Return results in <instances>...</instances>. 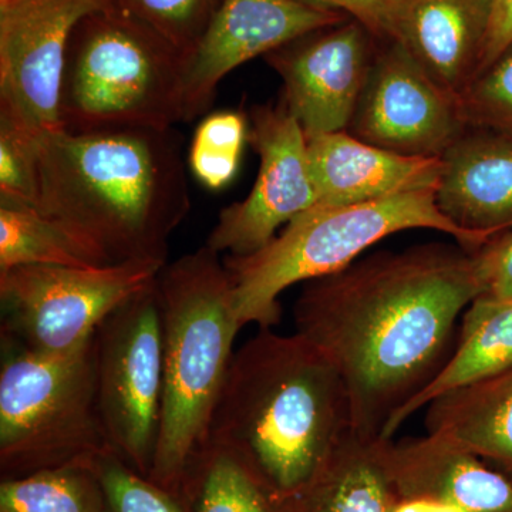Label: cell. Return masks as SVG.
<instances>
[{"instance_id":"6da1fadb","label":"cell","mask_w":512,"mask_h":512,"mask_svg":"<svg viewBox=\"0 0 512 512\" xmlns=\"http://www.w3.org/2000/svg\"><path fill=\"white\" fill-rule=\"evenodd\" d=\"M481 295L476 252L434 242L306 282L293 318L342 377L353 431L383 437L446 365L458 319Z\"/></svg>"},{"instance_id":"7a4b0ae2","label":"cell","mask_w":512,"mask_h":512,"mask_svg":"<svg viewBox=\"0 0 512 512\" xmlns=\"http://www.w3.org/2000/svg\"><path fill=\"white\" fill-rule=\"evenodd\" d=\"M33 208L107 265H167L170 239L191 208L173 128H111L35 137Z\"/></svg>"},{"instance_id":"3957f363","label":"cell","mask_w":512,"mask_h":512,"mask_svg":"<svg viewBox=\"0 0 512 512\" xmlns=\"http://www.w3.org/2000/svg\"><path fill=\"white\" fill-rule=\"evenodd\" d=\"M338 370L299 333L259 328L234 353L210 431L295 498L352 433Z\"/></svg>"},{"instance_id":"277c9868","label":"cell","mask_w":512,"mask_h":512,"mask_svg":"<svg viewBox=\"0 0 512 512\" xmlns=\"http://www.w3.org/2000/svg\"><path fill=\"white\" fill-rule=\"evenodd\" d=\"M163 404L151 480L180 493L192 457L210 439L212 419L244 328L224 259L198 248L161 269Z\"/></svg>"},{"instance_id":"5b68a950","label":"cell","mask_w":512,"mask_h":512,"mask_svg":"<svg viewBox=\"0 0 512 512\" xmlns=\"http://www.w3.org/2000/svg\"><path fill=\"white\" fill-rule=\"evenodd\" d=\"M409 229H434L476 252L491 239L458 228L440 211L436 190L404 192L365 204L313 205L265 247L224 259L242 326L281 322L279 296L299 284L348 268L377 242Z\"/></svg>"},{"instance_id":"8992f818","label":"cell","mask_w":512,"mask_h":512,"mask_svg":"<svg viewBox=\"0 0 512 512\" xmlns=\"http://www.w3.org/2000/svg\"><path fill=\"white\" fill-rule=\"evenodd\" d=\"M185 55L119 0L84 16L67 45L60 121L70 133L183 121Z\"/></svg>"},{"instance_id":"52a82bcc","label":"cell","mask_w":512,"mask_h":512,"mask_svg":"<svg viewBox=\"0 0 512 512\" xmlns=\"http://www.w3.org/2000/svg\"><path fill=\"white\" fill-rule=\"evenodd\" d=\"M3 348L2 478L87 463L111 450L97 404L94 335L60 355L30 352L8 340Z\"/></svg>"},{"instance_id":"ba28073f","label":"cell","mask_w":512,"mask_h":512,"mask_svg":"<svg viewBox=\"0 0 512 512\" xmlns=\"http://www.w3.org/2000/svg\"><path fill=\"white\" fill-rule=\"evenodd\" d=\"M94 370L101 423L111 450L138 473L150 476L163 404L157 279L101 322L94 333Z\"/></svg>"},{"instance_id":"9c48e42d","label":"cell","mask_w":512,"mask_h":512,"mask_svg":"<svg viewBox=\"0 0 512 512\" xmlns=\"http://www.w3.org/2000/svg\"><path fill=\"white\" fill-rule=\"evenodd\" d=\"M154 262L72 268L19 266L0 272L2 339L60 355L92 338L107 316L156 281Z\"/></svg>"},{"instance_id":"30bf717a","label":"cell","mask_w":512,"mask_h":512,"mask_svg":"<svg viewBox=\"0 0 512 512\" xmlns=\"http://www.w3.org/2000/svg\"><path fill=\"white\" fill-rule=\"evenodd\" d=\"M110 0H25L0 9V121L30 137L63 130L60 90L77 23Z\"/></svg>"},{"instance_id":"8fae6325","label":"cell","mask_w":512,"mask_h":512,"mask_svg":"<svg viewBox=\"0 0 512 512\" xmlns=\"http://www.w3.org/2000/svg\"><path fill=\"white\" fill-rule=\"evenodd\" d=\"M248 141L259 156L258 177L247 198L221 211L205 244L218 254H254L318 201L308 138L282 101L252 109Z\"/></svg>"},{"instance_id":"7c38bea8","label":"cell","mask_w":512,"mask_h":512,"mask_svg":"<svg viewBox=\"0 0 512 512\" xmlns=\"http://www.w3.org/2000/svg\"><path fill=\"white\" fill-rule=\"evenodd\" d=\"M382 43L346 131L403 156L441 158L467 128L457 97L402 43Z\"/></svg>"},{"instance_id":"4fadbf2b","label":"cell","mask_w":512,"mask_h":512,"mask_svg":"<svg viewBox=\"0 0 512 512\" xmlns=\"http://www.w3.org/2000/svg\"><path fill=\"white\" fill-rule=\"evenodd\" d=\"M375 40L349 19L265 56L284 82L281 101L306 138L348 130L375 60Z\"/></svg>"},{"instance_id":"5bb4252c","label":"cell","mask_w":512,"mask_h":512,"mask_svg":"<svg viewBox=\"0 0 512 512\" xmlns=\"http://www.w3.org/2000/svg\"><path fill=\"white\" fill-rule=\"evenodd\" d=\"M346 20L343 13L303 0H224L185 57L183 121L207 113L222 80L241 64Z\"/></svg>"},{"instance_id":"9a60e30c","label":"cell","mask_w":512,"mask_h":512,"mask_svg":"<svg viewBox=\"0 0 512 512\" xmlns=\"http://www.w3.org/2000/svg\"><path fill=\"white\" fill-rule=\"evenodd\" d=\"M436 202L470 234L493 239L512 228V136L467 127L441 156Z\"/></svg>"},{"instance_id":"2e32d148","label":"cell","mask_w":512,"mask_h":512,"mask_svg":"<svg viewBox=\"0 0 512 512\" xmlns=\"http://www.w3.org/2000/svg\"><path fill=\"white\" fill-rule=\"evenodd\" d=\"M315 205L365 204L420 190H436L441 158L410 157L372 146L348 131L308 138Z\"/></svg>"},{"instance_id":"e0dca14e","label":"cell","mask_w":512,"mask_h":512,"mask_svg":"<svg viewBox=\"0 0 512 512\" xmlns=\"http://www.w3.org/2000/svg\"><path fill=\"white\" fill-rule=\"evenodd\" d=\"M397 497H427L467 512H512V481L470 451L433 434L386 440Z\"/></svg>"},{"instance_id":"ac0fdd59","label":"cell","mask_w":512,"mask_h":512,"mask_svg":"<svg viewBox=\"0 0 512 512\" xmlns=\"http://www.w3.org/2000/svg\"><path fill=\"white\" fill-rule=\"evenodd\" d=\"M490 16V0H409L393 40L458 99L480 72Z\"/></svg>"},{"instance_id":"d6986e66","label":"cell","mask_w":512,"mask_h":512,"mask_svg":"<svg viewBox=\"0 0 512 512\" xmlns=\"http://www.w3.org/2000/svg\"><path fill=\"white\" fill-rule=\"evenodd\" d=\"M424 424L512 481V367L431 400Z\"/></svg>"},{"instance_id":"ffe728a7","label":"cell","mask_w":512,"mask_h":512,"mask_svg":"<svg viewBox=\"0 0 512 512\" xmlns=\"http://www.w3.org/2000/svg\"><path fill=\"white\" fill-rule=\"evenodd\" d=\"M453 353L439 375L402 412L397 413L383 433L392 440L396 431L414 413L440 394L480 382L512 367V299L478 296L461 318Z\"/></svg>"},{"instance_id":"44dd1931","label":"cell","mask_w":512,"mask_h":512,"mask_svg":"<svg viewBox=\"0 0 512 512\" xmlns=\"http://www.w3.org/2000/svg\"><path fill=\"white\" fill-rule=\"evenodd\" d=\"M383 437L355 431L293 498V512H392L397 501Z\"/></svg>"},{"instance_id":"7402d4cb","label":"cell","mask_w":512,"mask_h":512,"mask_svg":"<svg viewBox=\"0 0 512 512\" xmlns=\"http://www.w3.org/2000/svg\"><path fill=\"white\" fill-rule=\"evenodd\" d=\"M188 512H293V498L279 493L237 448L208 439L192 457L180 493Z\"/></svg>"},{"instance_id":"603a6c76","label":"cell","mask_w":512,"mask_h":512,"mask_svg":"<svg viewBox=\"0 0 512 512\" xmlns=\"http://www.w3.org/2000/svg\"><path fill=\"white\" fill-rule=\"evenodd\" d=\"M106 265L92 248L36 208L0 198V272L19 266Z\"/></svg>"},{"instance_id":"cb8c5ba5","label":"cell","mask_w":512,"mask_h":512,"mask_svg":"<svg viewBox=\"0 0 512 512\" xmlns=\"http://www.w3.org/2000/svg\"><path fill=\"white\" fill-rule=\"evenodd\" d=\"M0 512H109V508L87 461L2 478Z\"/></svg>"},{"instance_id":"d4e9b609","label":"cell","mask_w":512,"mask_h":512,"mask_svg":"<svg viewBox=\"0 0 512 512\" xmlns=\"http://www.w3.org/2000/svg\"><path fill=\"white\" fill-rule=\"evenodd\" d=\"M247 117L241 111H218L201 121L192 138L190 168L210 190L227 187L237 174L248 140Z\"/></svg>"},{"instance_id":"484cf974","label":"cell","mask_w":512,"mask_h":512,"mask_svg":"<svg viewBox=\"0 0 512 512\" xmlns=\"http://www.w3.org/2000/svg\"><path fill=\"white\" fill-rule=\"evenodd\" d=\"M99 480L109 512H188L180 494L165 490L138 473L113 450L89 461Z\"/></svg>"},{"instance_id":"4316f807","label":"cell","mask_w":512,"mask_h":512,"mask_svg":"<svg viewBox=\"0 0 512 512\" xmlns=\"http://www.w3.org/2000/svg\"><path fill=\"white\" fill-rule=\"evenodd\" d=\"M458 104L467 127L512 136V46L468 84Z\"/></svg>"},{"instance_id":"83f0119b","label":"cell","mask_w":512,"mask_h":512,"mask_svg":"<svg viewBox=\"0 0 512 512\" xmlns=\"http://www.w3.org/2000/svg\"><path fill=\"white\" fill-rule=\"evenodd\" d=\"M185 57L200 43L224 0H119Z\"/></svg>"},{"instance_id":"f1b7e54d","label":"cell","mask_w":512,"mask_h":512,"mask_svg":"<svg viewBox=\"0 0 512 512\" xmlns=\"http://www.w3.org/2000/svg\"><path fill=\"white\" fill-rule=\"evenodd\" d=\"M36 194L35 137L0 121V198L33 207Z\"/></svg>"},{"instance_id":"f546056e","label":"cell","mask_w":512,"mask_h":512,"mask_svg":"<svg viewBox=\"0 0 512 512\" xmlns=\"http://www.w3.org/2000/svg\"><path fill=\"white\" fill-rule=\"evenodd\" d=\"M312 5L336 10L365 26L377 42H389L396 33L409 0H303Z\"/></svg>"},{"instance_id":"4dcf8cb0","label":"cell","mask_w":512,"mask_h":512,"mask_svg":"<svg viewBox=\"0 0 512 512\" xmlns=\"http://www.w3.org/2000/svg\"><path fill=\"white\" fill-rule=\"evenodd\" d=\"M484 296L512 299V231L491 239L476 251Z\"/></svg>"},{"instance_id":"1f68e13d","label":"cell","mask_w":512,"mask_h":512,"mask_svg":"<svg viewBox=\"0 0 512 512\" xmlns=\"http://www.w3.org/2000/svg\"><path fill=\"white\" fill-rule=\"evenodd\" d=\"M490 6V28L478 74L484 72L512 46V0H490Z\"/></svg>"},{"instance_id":"d6a6232c","label":"cell","mask_w":512,"mask_h":512,"mask_svg":"<svg viewBox=\"0 0 512 512\" xmlns=\"http://www.w3.org/2000/svg\"><path fill=\"white\" fill-rule=\"evenodd\" d=\"M392 512H467L458 505L427 497L397 498Z\"/></svg>"},{"instance_id":"836d02e7","label":"cell","mask_w":512,"mask_h":512,"mask_svg":"<svg viewBox=\"0 0 512 512\" xmlns=\"http://www.w3.org/2000/svg\"><path fill=\"white\" fill-rule=\"evenodd\" d=\"M22 2L25 0H0V9H8L10 6L19 5Z\"/></svg>"}]
</instances>
